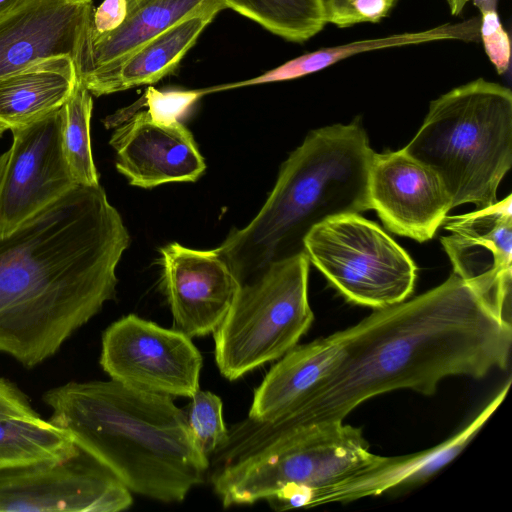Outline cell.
I'll return each instance as SVG.
<instances>
[{"label":"cell","mask_w":512,"mask_h":512,"mask_svg":"<svg viewBox=\"0 0 512 512\" xmlns=\"http://www.w3.org/2000/svg\"><path fill=\"white\" fill-rule=\"evenodd\" d=\"M228 9L290 42L303 43L327 24L323 0H226Z\"/></svg>","instance_id":"24"},{"label":"cell","mask_w":512,"mask_h":512,"mask_svg":"<svg viewBox=\"0 0 512 512\" xmlns=\"http://www.w3.org/2000/svg\"><path fill=\"white\" fill-rule=\"evenodd\" d=\"M185 412L196 446L209 458L228 438L221 398L210 391L199 389L191 397Z\"/></svg>","instance_id":"26"},{"label":"cell","mask_w":512,"mask_h":512,"mask_svg":"<svg viewBox=\"0 0 512 512\" xmlns=\"http://www.w3.org/2000/svg\"><path fill=\"white\" fill-rule=\"evenodd\" d=\"M109 144L118 172L135 187L195 182L206 169L189 129L180 120L155 119L147 110L119 122Z\"/></svg>","instance_id":"15"},{"label":"cell","mask_w":512,"mask_h":512,"mask_svg":"<svg viewBox=\"0 0 512 512\" xmlns=\"http://www.w3.org/2000/svg\"><path fill=\"white\" fill-rule=\"evenodd\" d=\"M100 365L127 387L191 398L199 390L203 359L182 331L129 314L104 331Z\"/></svg>","instance_id":"9"},{"label":"cell","mask_w":512,"mask_h":512,"mask_svg":"<svg viewBox=\"0 0 512 512\" xmlns=\"http://www.w3.org/2000/svg\"><path fill=\"white\" fill-rule=\"evenodd\" d=\"M510 383L508 380L467 426L444 442L409 455H375L366 466L304 495L298 507L310 508L335 502L348 503L364 497L378 496L395 488L423 483L467 447L505 399Z\"/></svg>","instance_id":"17"},{"label":"cell","mask_w":512,"mask_h":512,"mask_svg":"<svg viewBox=\"0 0 512 512\" xmlns=\"http://www.w3.org/2000/svg\"><path fill=\"white\" fill-rule=\"evenodd\" d=\"M130 236L101 185H77L0 237V353L54 356L116 295Z\"/></svg>","instance_id":"2"},{"label":"cell","mask_w":512,"mask_h":512,"mask_svg":"<svg viewBox=\"0 0 512 512\" xmlns=\"http://www.w3.org/2000/svg\"><path fill=\"white\" fill-rule=\"evenodd\" d=\"M78 81L71 57H52L0 79V123L15 129L59 110Z\"/></svg>","instance_id":"20"},{"label":"cell","mask_w":512,"mask_h":512,"mask_svg":"<svg viewBox=\"0 0 512 512\" xmlns=\"http://www.w3.org/2000/svg\"><path fill=\"white\" fill-rule=\"evenodd\" d=\"M441 244L453 273L511 311L512 196L472 212L446 217Z\"/></svg>","instance_id":"13"},{"label":"cell","mask_w":512,"mask_h":512,"mask_svg":"<svg viewBox=\"0 0 512 512\" xmlns=\"http://www.w3.org/2000/svg\"><path fill=\"white\" fill-rule=\"evenodd\" d=\"M23 0H0V17L14 8Z\"/></svg>","instance_id":"33"},{"label":"cell","mask_w":512,"mask_h":512,"mask_svg":"<svg viewBox=\"0 0 512 512\" xmlns=\"http://www.w3.org/2000/svg\"><path fill=\"white\" fill-rule=\"evenodd\" d=\"M227 8L226 0H126L124 20L116 29L94 34L87 28L75 59L78 80L89 90L172 26L192 17L215 18Z\"/></svg>","instance_id":"18"},{"label":"cell","mask_w":512,"mask_h":512,"mask_svg":"<svg viewBox=\"0 0 512 512\" xmlns=\"http://www.w3.org/2000/svg\"><path fill=\"white\" fill-rule=\"evenodd\" d=\"M126 0H103L92 11L88 30L94 34H102L116 29L124 20Z\"/></svg>","instance_id":"31"},{"label":"cell","mask_w":512,"mask_h":512,"mask_svg":"<svg viewBox=\"0 0 512 512\" xmlns=\"http://www.w3.org/2000/svg\"><path fill=\"white\" fill-rule=\"evenodd\" d=\"M7 157H8V152H5V153L0 155V175L2 173V170H3L4 166H5Z\"/></svg>","instance_id":"34"},{"label":"cell","mask_w":512,"mask_h":512,"mask_svg":"<svg viewBox=\"0 0 512 512\" xmlns=\"http://www.w3.org/2000/svg\"><path fill=\"white\" fill-rule=\"evenodd\" d=\"M304 253L347 301L381 309L408 299L417 267L379 225L357 213L331 217L314 226Z\"/></svg>","instance_id":"8"},{"label":"cell","mask_w":512,"mask_h":512,"mask_svg":"<svg viewBox=\"0 0 512 512\" xmlns=\"http://www.w3.org/2000/svg\"><path fill=\"white\" fill-rule=\"evenodd\" d=\"M374 457L361 429L344 421L294 425L247 417L210 455L208 476L224 507L267 500L283 511Z\"/></svg>","instance_id":"5"},{"label":"cell","mask_w":512,"mask_h":512,"mask_svg":"<svg viewBox=\"0 0 512 512\" xmlns=\"http://www.w3.org/2000/svg\"><path fill=\"white\" fill-rule=\"evenodd\" d=\"M309 259L305 253L273 262L240 282L224 320L213 332L215 361L223 377L237 380L278 360L310 328Z\"/></svg>","instance_id":"7"},{"label":"cell","mask_w":512,"mask_h":512,"mask_svg":"<svg viewBox=\"0 0 512 512\" xmlns=\"http://www.w3.org/2000/svg\"><path fill=\"white\" fill-rule=\"evenodd\" d=\"M402 149L438 175L452 208L495 204L512 165L511 90L478 78L448 91Z\"/></svg>","instance_id":"6"},{"label":"cell","mask_w":512,"mask_h":512,"mask_svg":"<svg viewBox=\"0 0 512 512\" xmlns=\"http://www.w3.org/2000/svg\"><path fill=\"white\" fill-rule=\"evenodd\" d=\"M131 491L80 450L72 459L0 470V512H119Z\"/></svg>","instance_id":"10"},{"label":"cell","mask_w":512,"mask_h":512,"mask_svg":"<svg viewBox=\"0 0 512 512\" xmlns=\"http://www.w3.org/2000/svg\"><path fill=\"white\" fill-rule=\"evenodd\" d=\"M26 394L13 382L0 376V419L10 417H36Z\"/></svg>","instance_id":"30"},{"label":"cell","mask_w":512,"mask_h":512,"mask_svg":"<svg viewBox=\"0 0 512 512\" xmlns=\"http://www.w3.org/2000/svg\"><path fill=\"white\" fill-rule=\"evenodd\" d=\"M374 153L358 122L310 131L281 165L255 217L215 248L239 282L304 253V238L317 224L371 209L368 176Z\"/></svg>","instance_id":"4"},{"label":"cell","mask_w":512,"mask_h":512,"mask_svg":"<svg viewBox=\"0 0 512 512\" xmlns=\"http://www.w3.org/2000/svg\"><path fill=\"white\" fill-rule=\"evenodd\" d=\"M79 452L66 430L40 415L0 419V470L60 463Z\"/></svg>","instance_id":"23"},{"label":"cell","mask_w":512,"mask_h":512,"mask_svg":"<svg viewBox=\"0 0 512 512\" xmlns=\"http://www.w3.org/2000/svg\"><path fill=\"white\" fill-rule=\"evenodd\" d=\"M213 20L198 16L172 26L135 51L88 91L98 97L160 81L176 70Z\"/></svg>","instance_id":"22"},{"label":"cell","mask_w":512,"mask_h":512,"mask_svg":"<svg viewBox=\"0 0 512 512\" xmlns=\"http://www.w3.org/2000/svg\"><path fill=\"white\" fill-rule=\"evenodd\" d=\"M162 286L176 329L187 336L214 332L227 315L240 282L215 250L173 242L160 249Z\"/></svg>","instance_id":"14"},{"label":"cell","mask_w":512,"mask_h":512,"mask_svg":"<svg viewBox=\"0 0 512 512\" xmlns=\"http://www.w3.org/2000/svg\"><path fill=\"white\" fill-rule=\"evenodd\" d=\"M472 0H445L452 15H459Z\"/></svg>","instance_id":"32"},{"label":"cell","mask_w":512,"mask_h":512,"mask_svg":"<svg viewBox=\"0 0 512 512\" xmlns=\"http://www.w3.org/2000/svg\"><path fill=\"white\" fill-rule=\"evenodd\" d=\"M368 193L388 230L420 243L434 237L452 209L438 175L403 149L374 153Z\"/></svg>","instance_id":"12"},{"label":"cell","mask_w":512,"mask_h":512,"mask_svg":"<svg viewBox=\"0 0 512 512\" xmlns=\"http://www.w3.org/2000/svg\"><path fill=\"white\" fill-rule=\"evenodd\" d=\"M443 40H460L465 42L480 40V18L473 17L458 23H446L418 32H405L320 48L295 57L254 78L217 85L216 90L219 92L259 84L294 80L319 72L342 60L364 52Z\"/></svg>","instance_id":"21"},{"label":"cell","mask_w":512,"mask_h":512,"mask_svg":"<svg viewBox=\"0 0 512 512\" xmlns=\"http://www.w3.org/2000/svg\"><path fill=\"white\" fill-rule=\"evenodd\" d=\"M480 16V39L498 74H505L510 65V39L497 12V0H472Z\"/></svg>","instance_id":"27"},{"label":"cell","mask_w":512,"mask_h":512,"mask_svg":"<svg viewBox=\"0 0 512 512\" xmlns=\"http://www.w3.org/2000/svg\"><path fill=\"white\" fill-rule=\"evenodd\" d=\"M92 0H23L0 17V79L43 60L74 62L93 11Z\"/></svg>","instance_id":"16"},{"label":"cell","mask_w":512,"mask_h":512,"mask_svg":"<svg viewBox=\"0 0 512 512\" xmlns=\"http://www.w3.org/2000/svg\"><path fill=\"white\" fill-rule=\"evenodd\" d=\"M398 0H323L327 23L347 28L361 23H378Z\"/></svg>","instance_id":"28"},{"label":"cell","mask_w":512,"mask_h":512,"mask_svg":"<svg viewBox=\"0 0 512 512\" xmlns=\"http://www.w3.org/2000/svg\"><path fill=\"white\" fill-rule=\"evenodd\" d=\"M92 110V94L78 80L71 95L59 109L60 139L74 182L87 187L100 185L91 147Z\"/></svg>","instance_id":"25"},{"label":"cell","mask_w":512,"mask_h":512,"mask_svg":"<svg viewBox=\"0 0 512 512\" xmlns=\"http://www.w3.org/2000/svg\"><path fill=\"white\" fill-rule=\"evenodd\" d=\"M204 96L203 89L160 91L149 86L143 96L142 106L155 119L180 120L189 108Z\"/></svg>","instance_id":"29"},{"label":"cell","mask_w":512,"mask_h":512,"mask_svg":"<svg viewBox=\"0 0 512 512\" xmlns=\"http://www.w3.org/2000/svg\"><path fill=\"white\" fill-rule=\"evenodd\" d=\"M7 129L5 128V126L0 123V137L3 135V133L6 131Z\"/></svg>","instance_id":"35"},{"label":"cell","mask_w":512,"mask_h":512,"mask_svg":"<svg viewBox=\"0 0 512 512\" xmlns=\"http://www.w3.org/2000/svg\"><path fill=\"white\" fill-rule=\"evenodd\" d=\"M50 421L131 492L181 502L203 483L209 458L196 446L185 410L171 396L108 381H71L43 395Z\"/></svg>","instance_id":"3"},{"label":"cell","mask_w":512,"mask_h":512,"mask_svg":"<svg viewBox=\"0 0 512 512\" xmlns=\"http://www.w3.org/2000/svg\"><path fill=\"white\" fill-rule=\"evenodd\" d=\"M342 354L339 331L294 346L256 388L248 417L273 421L289 412L334 371Z\"/></svg>","instance_id":"19"},{"label":"cell","mask_w":512,"mask_h":512,"mask_svg":"<svg viewBox=\"0 0 512 512\" xmlns=\"http://www.w3.org/2000/svg\"><path fill=\"white\" fill-rule=\"evenodd\" d=\"M11 131L0 175V237L77 186L61 148L59 110Z\"/></svg>","instance_id":"11"},{"label":"cell","mask_w":512,"mask_h":512,"mask_svg":"<svg viewBox=\"0 0 512 512\" xmlns=\"http://www.w3.org/2000/svg\"><path fill=\"white\" fill-rule=\"evenodd\" d=\"M339 334L340 363L278 420L341 422L383 393L410 389L432 395L446 377L482 378L506 369L512 348L511 311L455 273L412 299L374 309Z\"/></svg>","instance_id":"1"}]
</instances>
